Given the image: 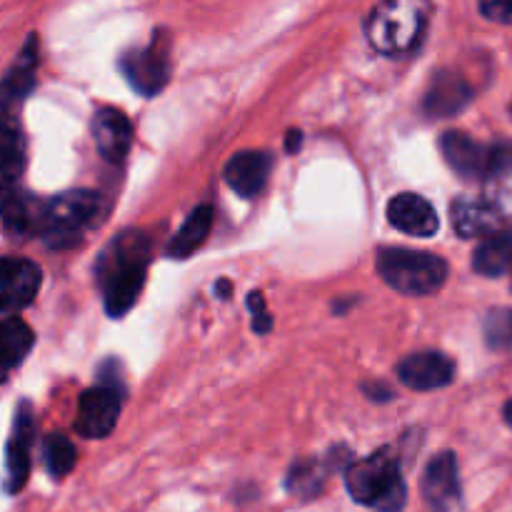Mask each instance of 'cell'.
I'll return each instance as SVG.
<instances>
[{
	"instance_id": "13",
	"label": "cell",
	"mask_w": 512,
	"mask_h": 512,
	"mask_svg": "<svg viewBox=\"0 0 512 512\" xmlns=\"http://www.w3.org/2000/svg\"><path fill=\"white\" fill-rule=\"evenodd\" d=\"M40 280H43V275L33 260L8 255L3 260V295H0L3 315H15L18 310L28 308L38 293Z\"/></svg>"
},
{
	"instance_id": "26",
	"label": "cell",
	"mask_w": 512,
	"mask_h": 512,
	"mask_svg": "<svg viewBox=\"0 0 512 512\" xmlns=\"http://www.w3.org/2000/svg\"><path fill=\"white\" fill-rule=\"evenodd\" d=\"M25 165V145H23V135L20 130L15 128L13 123H5L3 128V180H5V190L13 188L18 175L23 173Z\"/></svg>"
},
{
	"instance_id": "22",
	"label": "cell",
	"mask_w": 512,
	"mask_h": 512,
	"mask_svg": "<svg viewBox=\"0 0 512 512\" xmlns=\"http://www.w3.org/2000/svg\"><path fill=\"white\" fill-rule=\"evenodd\" d=\"M35 68H38V38L30 35L25 40L23 50L18 53V60H15L13 68L8 70L3 80V95L5 100H18L33 88L35 83Z\"/></svg>"
},
{
	"instance_id": "25",
	"label": "cell",
	"mask_w": 512,
	"mask_h": 512,
	"mask_svg": "<svg viewBox=\"0 0 512 512\" xmlns=\"http://www.w3.org/2000/svg\"><path fill=\"white\" fill-rule=\"evenodd\" d=\"M78 463V450L65 435L53 433L43 440V465L53 480H63Z\"/></svg>"
},
{
	"instance_id": "30",
	"label": "cell",
	"mask_w": 512,
	"mask_h": 512,
	"mask_svg": "<svg viewBox=\"0 0 512 512\" xmlns=\"http://www.w3.org/2000/svg\"><path fill=\"white\" fill-rule=\"evenodd\" d=\"M300 145H303V133H298V130H290L288 140H285V150H288V153H295Z\"/></svg>"
},
{
	"instance_id": "17",
	"label": "cell",
	"mask_w": 512,
	"mask_h": 512,
	"mask_svg": "<svg viewBox=\"0 0 512 512\" xmlns=\"http://www.w3.org/2000/svg\"><path fill=\"white\" fill-rule=\"evenodd\" d=\"M450 215H453L455 233L463 235V238H490V235L500 233V228L508 223L488 198L455 200Z\"/></svg>"
},
{
	"instance_id": "4",
	"label": "cell",
	"mask_w": 512,
	"mask_h": 512,
	"mask_svg": "<svg viewBox=\"0 0 512 512\" xmlns=\"http://www.w3.org/2000/svg\"><path fill=\"white\" fill-rule=\"evenodd\" d=\"M378 275L403 295H433L448 280V263L425 250H378Z\"/></svg>"
},
{
	"instance_id": "11",
	"label": "cell",
	"mask_w": 512,
	"mask_h": 512,
	"mask_svg": "<svg viewBox=\"0 0 512 512\" xmlns=\"http://www.w3.org/2000/svg\"><path fill=\"white\" fill-rule=\"evenodd\" d=\"M400 383L418 393H430V390L448 388L455 380V360L448 358L438 350H423L413 353L398 365Z\"/></svg>"
},
{
	"instance_id": "23",
	"label": "cell",
	"mask_w": 512,
	"mask_h": 512,
	"mask_svg": "<svg viewBox=\"0 0 512 512\" xmlns=\"http://www.w3.org/2000/svg\"><path fill=\"white\" fill-rule=\"evenodd\" d=\"M488 200L505 220H512V145H498L495 168L488 178Z\"/></svg>"
},
{
	"instance_id": "14",
	"label": "cell",
	"mask_w": 512,
	"mask_h": 512,
	"mask_svg": "<svg viewBox=\"0 0 512 512\" xmlns=\"http://www.w3.org/2000/svg\"><path fill=\"white\" fill-rule=\"evenodd\" d=\"M388 220L400 233L413 238H433L440 228V218L430 200L418 193H400L390 200Z\"/></svg>"
},
{
	"instance_id": "24",
	"label": "cell",
	"mask_w": 512,
	"mask_h": 512,
	"mask_svg": "<svg viewBox=\"0 0 512 512\" xmlns=\"http://www.w3.org/2000/svg\"><path fill=\"white\" fill-rule=\"evenodd\" d=\"M325 480H328V468H325L320 460H298V463L288 470L285 488H288V493L295 495V498L313 500L320 495Z\"/></svg>"
},
{
	"instance_id": "10",
	"label": "cell",
	"mask_w": 512,
	"mask_h": 512,
	"mask_svg": "<svg viewBox=\"0 0 512 512\" xmlns=\"http://www.w3.org/2000/svg\"><path fill=\"white\" fill-rule=\"evenodd\" d=\"M33 413L30 405L23 403L15 413L13 433H10L8 445H5V493L15 495L25 488L30 475V448H33Z\"/></svg>"
},
{
	"instance_id": "6",
	"label": "cell",
	"mask_w": 512,
	"mask_h": 512,
	"mask_svg": "<svg viewBox=\"0 0 512 512\" xmlns=\"http://www.w3.org/2000/svg\"><path fill=\"white\" fill-rule=\"evenodd\" d=\"M120 73L135 93L153 98L170 80V38L155 33L145 48H133L120 58Z\"/></svg>"
},
{
	"instance_id": "5",
	"label": "cell",
	"mask_w": 512,
	"mask_h": 512,
	"mask_svg": "<svg viewBox=\"0 0 512 512\" xmlns=\"http://www.w3.org/2000/svg\"><path fill=\"white\" fill-rule=\"evenodd\" d=\"M103 198L93 190H70L55 195L45 203L43 240L48 248H73L80 243L85 230L98 220Z\"/></svg>"
},
{
	"instance_id": "27",
	"label": "cell",
	"mask_w": 512,
	"mask_h": 512,
	"mask_svg": "<svg viewBox=\"0 0 512 512\" xmlns=\"http://www.w3.org/2000/svg\"><path fill=\"white\" fill-rule=\"evenodd\" d=\"M485 340L490 348H512V308H500L485 318Z\"/></svg>"
},
{
	"instance_id": "3",
	"label": "cell",
	"mask_w": 512,
	"mask_h": 512,
	"mask_svg": "<svg viewBox=\"0 0 512 512\" xmlns=\"http://www.w3.org/2000/svg\"><path fill=\"white\" fill-rule=\"evenodd\" d=\"M428 20V0H380L365 20V35L378 53L405 55L418 48Z\"/></svg>"
},
{
	"instance_id": "29",
	"label": "cell",
	"mask_w": 512,
	"mask_h": 512,
	"mask_svg": "<svg viewBox=\"0 0 512 512\" xmlns=\"http://www.w3.org/2000/svg\"><path fill=\"white\" fill-rule=\"evenodd\" d=\"M480 13L493 23H512V0H478Z\"/></svg>"
},
{
	"instance_id": "19",
	"label": "cell",
	"mask_w": 512,
	"mask_h": 512,
	"mask_svg": "<svg viewBox=\"0 0 512 512\" xmlns=\"http://www.w3.org/2000/svg\"><path fill=\"white\" fill-rule=\"evenodd\" d=\"M210 228H213V208L210 205H198L193 213L185 218V223L180 225L178 233L170 238L168 243V255L175 260L190 258L200 245L208 240Z\"/></svg>"
},
{
	"instance_id": "2",
	"label": "cell",
	"mask_w": 512,
	"mask_h": 512,
	"mask_svg": "<svg viewBox=\"0 0 512 512\" xmlns=\"http://www.w3.org/2000/svg\"><path fill=\"white\" fill-rule=\"evenodd\" d=\"M345 488L355 503L375 512H403L408 503L400 460L390 448L375 450L368 458L348 465Z\"/></svg>"
},
{
	"instance_id": "33",
	"label": "cell",
	"mask_w": 512,
	"mask_h": 512,
	"mask_svg": "<svg viewBox=\"0 0 512 512\" xmlns=\"http://www.w3.org/2000/svg\"><path fill=\"white\" fill-rule=\"evenodd\" d=\"M510 115H512V105H510Z\"/></svg>"
},
{
	"instance_id": "18",
	"label": "cell",
	"mask_w": 512,
	"mask_h": 512,
	"mask_svg": "<svg viewBox=\"0 0 512 512\" xmlns=\"http://www.w3.org/2000/svg\"><path fill=\"white\" fill-rule=\"evenodd\" d=\"M45 203L33 195L8 188L3 198V225L10 235H40L43 233Z\"/></svg>"
},
{
	"instance_id": "12",
	"label": "cell",
	"mask_w": 512,
	"mask_h": 512,
	"mask_svg": "<svg viewBox=\"0 0 512 512\" xmlns=\"http://www.w3.org/2000/svg\"><path fill=\"white\" fill-rule=\"evenodd\" d=\"M473 98V85H470L463 75L443 70V73H435L428 90H425L423 113L433 120L453 118V115L463 113V110L473 103Z\"/></svg>"
},
{
	"instance_id": "28",
	"label": "cell",
	"mask_w": 512,
	"mask_h": 512,
	"mask_svg": "<svg viewBox=\"0 0 512 512\" xmlns=\"http://www.w3.org/2000/svg\"><path fill=\"white\" fill-rule=\"evenodd\" d=\"M248 308L253 313V330L258 335H265L273 330V318H270L268 308H265V298L263 293H250L248 298Z\"/></svg>"
},
{
	"instance_id": "1",
	"label": "cell",
	"mask_w": 512,
	"mask_h": 512,
	"mask_svg": "<svg viewBox=\"0 0 512 512\" xmlns=\"http://www.w3.org/2000/svg\"><path fill=\"white\" fill-rule=\"evenodd\" d=\"M148 263L150 243L138 230H125L103 250L98 260V285L110 318H123L138 303Z\"/></svg>"
},
{
	"instance_id": "8",
	"label": "cell",
	"mask_w": 512,
	"mask_h": 512,
	"mask_svg": "<svg viewBox=\"0 0 512 512\" xmlns=\"http://www.w3.org/2000/svg\"><path fill=\"white\" fill-rule=\"evenodd\" d=\"M440 150L445 155V163L465 180H483L488 183L490 173L495 168V158H498V145H485L470 138L468 133L460 130H450L440 140Z\"/></svg>"
},
{
	"instance_id": "32",
	"label": "cell",
	"mask_w": 512,
	"mask_h": 512,
	"mask_svg": "<svg viewBox=\"0 0 512 512\" xmlns=\"http://www.w3.org/2000/svg\"><path fill=\"white\" fill-rule=\"evenodd\" d=\"M218 293H223L220 298H230V280H223V283H218Z\"/></svg>"
},
{
	"instance_id": "16",
	"label": "cell",
	"mask_w": 512,
	"mask_h": 512,
	"mask_svg": "<svg viewBox=\"0 0 512 512\" xmlns=\"http://www.w3.org/2000/svg\"><path fill=\"white\" fill-rule=\"evenodd\" d=\"M270 168H273L270 153H265V150H243V153H235L228 160L223 178L240 198H253L268 183Z\"/></svg>"
},
{
	"instance_id": "21",
	"label": "cell",
	"mask_w": 512,
	"mask_h": 512,
	"mask_svg": "<svg viewBox=\"0 0 512 512\" xmlns=\"http://www.w3.org/2000/svg\"><path fill=\"white\" fill-rule=\"evenodd\" d=\"M33 330L18 315H5L3 328H0V360H3V373H10L25 360V355L33 348Z\"/></svg>"
},
{
	"instance_id": "9",
	"label": "cell",
	"mask_w": 512,
	"mask_h": 512,
	"mask_svg": "<svg viewBox=\"0 0 512 512\" xmlns=\"http://www.w3.org/2000/svg\"><path fill=\"white\" fill-rule=\"evenodd\" d=\"M423 498L433 512H463V485L453 453L430 460L423 475Z\"/></svg>"
},
{
	"instance_id": "31",
	"label": "cell",
	"mask_w": 512,
	"mask_h": 512,
	"mask_svg": "<svg viewBox=\"0 0 512 512\" xmlns=\"http://www.w3.org/2000/svg\"><path fill=\"white\" fill-rule=\"evenodd\" d=\"M503 418H505V423H508L510 428H512V400H508V403H505V408H503Z\"/></svg>"
},
{
	"instance_id": "7",
	"label": "cell",
	"mask_w": 512,
	"mask_h": 512,
	"mask_svg": "<svg viewBox=\"0 0 512 512\" xmlns=\"http://www.w3.org/2000/svg\"><path fill=\"white\" fill-rule=\"evenodd\" d=\"M120 410H123V388L115 375H108L103 368V380L80 395L75 430L88 440L108 438L118 425Z\"/></svg>"
},
{
	"instance_id": "20",
	"label": "cell",
	"mask_w": 512,
	"mask_h": 512,
	"mask_svg": "<svg viewBox=\"0 0 512 512\" xmlns=\"http://www.w3.org/2000/svg\"><path fill=\"white\" fill-rule=\"evenodd\" d=\"M475 273L485 278H500L512 270V230H500L480 243L473 255Z\"/></svg>"
},
{
	"instance_id": "15",
	"label": "cell",
	"mask_w": 512,
	"mask_h": 512,
	"mask_svg": "<svg viewBox=\"0 0 512 512\" xmlns=\"http://www.w3.org/2000/svg\"><path fill=\"white\" fill-rule=\"evenodd\" d=\"M95 148L108 163H123L133 143V125L118 108H100L93 115Z\"/></svg>"
}]
</instances>
